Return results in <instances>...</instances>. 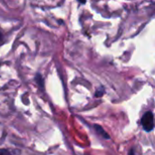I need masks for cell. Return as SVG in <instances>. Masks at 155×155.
<instances>
[{
  "instance_id": "1",
  "label": "cell",
  "mask_w": 155,
  "mask_h": 155,
  "mask_svg": "<svg viewBox=\"0 0 155 155\" xmlns=\"http://www.w3.org/2000/svg\"><path fill=\"white\" fill-rule=\"evenodd\" d=\"M142 125L144 131L151 132L154 128V117L152 112H147L143 114L142 118Z\"/></svg>"
},
{
  "instance_id": "6",
  "label": "cell",
  "mask_w": 155,
  "mask_h": 155,
  "mask_svg": "<svg viewBox=\"0 0 155 155\" xmlns=\"http://www.w3.org/2000/svg\"><path fill=\"white\" fill-rule=\"evenodd\" d=\"M0 38H1V34H0Z\"/></svg>"
},
{
  "instance_id": "3",
  "label": "cell",
  "mask_w": 155,
  "mask_h": 155,
  "mask_svg": "<svg viewBox=\"0 0 155 155\" xmlns=\"http://www.w3.org/2000/svg\"><path fill=\"white\" fill-rule=\"evenodd\" d=\"M35 81H36V83L38 84L39 87H41V88L44 87V81H43V78H42V76H41L40 74H36V76H35Z\"/></svg>"
},
{
  "instance_id": "5",
  "label": "cell",
  "mask_w": 155,
  "mask_h": 155,
  "mask_svg": "<svg viewBox=\"0 0 155 155\" xmlns=\"http://www.w3.org/2000/svg\"><path fill=\"white\" fill-rule=\"evenodd\" d=\"M0 155H12V153L5 149H0Z\"/></svg>"
},
{
  "instance_id": "2",
  "label": "cell",
  "mask_w": 155,
  "mask_h": 155,
  "mask_svg": "<svg viewBox=\"0 0 155 155\" xmlns=\"http://www.w3.org/2000/svg\"><path fill=\"white\" fill-rule=\"evenodd\" d=\"M94 128H95V130H96V133L98 134H100V135H102V137H104V139H109V135L104 132V130L100 126V125H94Z\"/></svg>"
},
{
  "instance_id": "4",
  "label": "cell",
  "mask_w": 155,
  "mask_h": 155,
  "mask_svg": "<svg viewBox=\"0 0 155 155\" xmlns=\"http://www.w3.org/2000/svg\"><path fill=\"white\" fill-rule=\"evenodd\" d=\"M104 94V89L103 87H101V88H99V89L96 91L95 96H96V97H101Z\"/></svg>"
}]
</instances>
